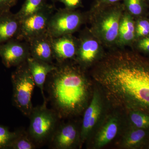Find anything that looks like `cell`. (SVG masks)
<instances>
[{
  "label": "cell",
  "instance_id": "cell-1",
  "mask_svg": "<svg viewBox=\"0 0 149 149\" xmlns=\"http://www.w3.org/2000/svg\"><path fill=\"white\" fill-rule=\"evenodd\" d=\"M93 77L112 103L149 116V63L127 52L106 57Z\"/></svg>",
  "mask_w": 149,
  "mask_h": 149
},
{
  "label": "cell",
  "instance_id": "cell-2",
  "mask_svg": "<svg viewBox=\"0 0 149 149\" xmlns=\"http://www.w3.org/2000/svg\"><path fill=\"white\" fill-rule=\"evenodd\" d=\"M56 65L45 85L52 109L60 118L79 114L88 101V79L79 67L65 61Z\"/></svg>",
  "mask_w": 149,
  "mask_h": 149
},
{
  "label": "cell",
  "instance_id": "cell-3",
  "mask_svg": "<svg viewBox=\"0 0 149 149\" xmlns=\"http://www.w3.org/2000/svg\"><path fill=\"white\" fill-rule=\"evenodd\" d=\"M47 102L33 107L28 117L30 123L27 132L37 147L49 143L59 124L60 118L53 109L48 108Z\"/></svg>",
  "mask_w": 149,
  "mask_h": 149
},
{
  "label": "cell",
  "instance_id": "cell-4",
  "mask_svg": "<svg viewBox=\"0 0 149 149\" xmlns=\"http://www.w3.org/2000/svg\"><path fill=\"white\" fill-rule=\"evenodd\" d=\"M16 67L11 77L13 103L23 115L28 118L33 108L32 97L36 85L27 61Z\"/></svg>",
  "mask_w": 149,
  "mask_h": 149
},
{
  "label": "cell",
  "instance_id": "cell-5",
  "mask_svg": "<svg viewBox=\"0 0 149 149\" xmlns=\"http://www.w3.org/2000/svg\"><path fill=\"white\" fill-rule=\"evenodd\" d=\"M114 4L101 6L92 27L93 34L106 44L113 43L118 39L123 7Z\"/></svg>",
  "mask_w": 149,
  "mask_h": 149
},
{
  "label": "cell",
  "instance_id": "cell-6",
  "mask_svg": "<svg viewBox=\"0 0 149 149\" xmlns=\"http://www.w3.org/2000/svg\"><path fill=\"white\" fill-rule=\"evenodd\" d=\"M83 21L82 15L74 9H60L51 16L47 32L52 38L70 35L78 29Z\"/></svg>",
  "mask_w": 149,
  "mask_h": 149
},
{
  "label": "cell",
  "instance_id": "cell-7",
  "mask_svg": "<svg viewBox=\"0 0 149 149\" xmlns=\"http://www.w3.org/2000/svg\"><path fill=\"white\" fill-rule=\"evenodd\" d=\"M54 7L47 4L45 7L20 21V26L16 40L30 39L47 32L49 21L53 15Z\"/></svg>",
  "mask_w": 149,
  "mask_h": 149
},
{
  "label": "cell",
  "instance_id": "cell-8",
  "mask_svg": "<svg viewBox=\"0 0 149 149\" xmlns=\"http://www.w3.org/2000/svg\"><path fill=\"white\" fill-rule=\"evenodd\" d=\"M29 56L28 45L20 42L16 39L0 45V57L3 64L7 68L18 66L26 61Z\"/></svg>",
  "mask_w": 149,
  "mask_h": 149
},
{
  "label": "cell",
  "instance_id": "cell-9",
  "mask_svg": "<svg viewBox=\"0 0 149 149\" xmlns=\"http://www.w3.org/2000/svg\"><path fill=\"white\" fill-rule=\"evenodd\" d=\"M80 131L73 123L59 124L49 141V147L53 149L72 148L80 141Z\"/></svg>",
  "mask_w": 149,
  "mask_h": 149
},
{
  "label": "cell",
  "instance_id": "cell-10",
  "mask_svg": "<svg viewBox=\"0 0 149 149\" xmlns=\"http://www.w3.org/2000/svg\"><path fill=\"white\" fill-rule=\"evenodd\" d=\"M52 37L47 32L28 40L30 56L38 60L52 63L54 58Z\"/></svg>",
  "mask_w": 149,
  "mask_h": 149
},
{
  "label": "cell",
  "instance_id": "cell-11",
  "mask_svg": "<svg viewBox=\"0 0 149 149\" xmlns=\"http://www.w3.org/2000/svg\"><path fill=\"white\" fill-rule=\"evenodd\" d=\"M102 111V104L100 95L95 92L89 106L84 113L80 129V141L83 143L87 139L96 125Z\"/></svg>",
  "mask_w": 149,
  "mask_h": 149
},
{
  "label": "cell",
  "instance_id": "cell-12",
  "mask_svg": "<svg viewBox=\"0 0 149 149\" xmlns=\"http://www.w3.org/2000/svg\"><path fill=\"white\" fill-rule=\"evenodd\" d=\"M27 62L35 85L40 89L42 93L43 101H48L44 93L45 85L48 75L55 69L56 65L38 60L30 56L27 58Z\"/></svg>",
  "mask_w": 149,
  "mask_h": 149
},
{
  "label": "cell",
  "instance_id": "cell-13",
  "mask_svg": "<svg viewBox=\"0 0 149 149\" xmlns=\"http://www.w3.org/2000/svg\"><path fill=\"white\" fill-rule=\"evenodd\" d=\"M52 45L54 58L56 60L58 63L73 58L77 55L78 47L70 35L52 38Z\"/></svg>",
  "mask_w": 149,
  "mask_h": 149
},
{
  "label": "cell",
  "instance_id": "cell-14",
  "mask_svg": "<svg viewBox=\"0 0 149 149\" xmlns=\"http://www.w3.org/2000/svg\"><path fill=\"white\" fill-rule=\"evenodd\" d=\"M20 26L16 14L10 11L0 13V45L16 39Z\"/></svg>",
  "mask_w": 149,
  "mask_h": 149
},
{
  "label": "cell",
  "instance_id": "cell-15",
  "mask_svg": "<svg viewBox=\"0 0 149 149\" xmlns=\"http://www.w3.org/2000/svg\"><path fill=\"white\" fill-rule=\"evenodd\" d=\"M118 128L117 118L111 117L106 120L97 135L96 148H100L111 142L117 135Z\"/></svg>",
  "mask_w": 149,
  "mask_h": 149
},
{
  "label": "cell",
  "instance_id": "cell-16",
  "mask_svg": "<svg viewBox=\"0 0 149 149\" xmlns=\"http://www.w3.org/2000/svg\"><path fill=\"white\" fill-rule=\"evenodd\" d=\"M99 49V43L96 40L92 39L82 40L77 49L78 61L83 64L92 62L98 53Z\"/></svg>",
  "mask_w": 149,
  "mask_h": 149
},
{
  "label": "cell",
  "instance_id": "cell-17",
  "mask_svg": "<svg viewBox=\"0 0 149 149\" xmlns=\"http://www.w3.org/2000/svg\"><path fill=\"white\" fill-rule=\"evenodd\" d=\"M135 37V26L131 16L126 13L122 16L119 25L118 40L121 44L130 42Z\"/></svg>",
  "mask_w": 149,
  "mask_h": 149
},
{
  "label": "cell",
  "instance_id": "cell-18",
  "mask_svg": "<svg viewBox=\"0 0 149 149\" xmlns=\"http://www.w3.org/2000/svg\"><path fill=\"white\" fill-rule=\"evenodd\" d=\"M47 0H25L21 9L16 13L20 21L45 7Z\"/></svg>",
  "mask_w": 149,
  "mask_h": 149
},
{
  "label": "cell",
  "instance_id": "cell-19",
  "mask_svg": "<svg viewBox=\"0 0 149 149\" xmlns=\"http://www.w3.org/2000/svg\"><path fill=\"white\" fill-rule=\"evenodd\" d=\"M18 131L17 136L11 145L10 149H35L38 148L27 131L22 129Z\"/></svg>",
  "mask_w": 149,
  "mask_h": 149
},
{
  "label": "cell",
  "instance_id": "cell-20",
  "mask_svg": "<svg viewBox=\"0 0 149 149\" xmlns=\"http://www.w3.org/2000/svg\"><path fill=\"white\" fill-rule=\"evenodd\" d=\"M146 136V132L143 129L138 128L133 129L125 135L123 144L126 148H134L140 144Z\"/></svg>",
  "mask_w": 149,
  "mask_h": 149
},
{
  "label": "cell",
  "instance_id": "cell-21",
  "mask_svg": "<svg viewBox=\"0 0 149 149\" xmlns=\"http://www.w3.org/2000/svg\"><path fill=\"white\" fill-rule=\"evenodd\" d=\"M18 132V130L11 131L8 127L0 125V149H10Z\"/></svg>",
  "mask_w": 149,
  "mask_h": 149
},
{
  "label": "cell",
  "instance_id": "cell-22",
  "mask_svg": "<svg viewBox=\"0 0 149 149\" xmlns=\"http://www.w3.org/2000/svg\"><path fill=\"white\" fill-rule=\"evenodd\" d=\"M130 120L132 124L138 128H149V116L139 111H131Z\"/></svg>",
  "mask_w": 149,
  "mask_h": 149
},
{
  "label": "cell",
  "instance_id": "cell-23",
  "mask_svg": "<svg viewBox=\"0 0 149 149\" xmlns=\"http://www.w3.org/2000/svg\"><path fill=\"white\" fill-rule=\"evenodd\" d=\"M144 0H124V5L128 10L134 15L142 13Z\"/></svg>",
  "mask_w": 149,
  "mask_h": 149
},
{
  "label": "cell",
  "instance_id": "cell-24",
  "mask_svg": "<svg viewBox=\"0 0 149 149\" xmlns=\"http://www.w3.org/2000/svg\"><path fill=\"white\" fill-rule=\"evenodd\" d=\"M136 33L139 37H145L149 34V22L142 20L138 22L136 27Z\"/></svg>",
  "mask_w": 149,
  "mask_h": 149
},
{
  "label": "cell",
  "instance_id": "cell-25",
  "mask_svg": "<svg viewBox=\"0 0 149 149\" xmlns=\"http://www.w3.org/2000/svg\"><path fill=\"white\" fill-rule=\"evenodd\" d=\"M17 2V0H0V13L9 11Z\"/></svg>",
  "mask_w": 149,
  "mask_h": 149
},
{
  "label": "cell",
  "instance_id": "cell-26",
  "mask_svg": "<svg viewBox=\"0 0 149 149\" xmlns=\"http://www.w3.org/2000/svg\"><path fill=\"white\" fill-rule=\"evenodd\" d=\"M82 0H56L64 4L66 8L74 9L81 5Z\"/></svg>",
  "mask_w": 149,
  "mask_h": 149
},
{
  "label": "cell",
  "instance_id": "cell-27",
  "mask_svg": "<svg viewBox=\"0 0 149 149\" xmlns=\"http://www.w3.org/2000/svg\"><path fill=\"white\" fill-rule=\"evenodd\" d=\"M139 46L140 49L149 52V37L142 39L139 42Z\"/></svg>",
  "mask_w": 149,
  "mask_h": 149
},
{
  "label": "cell",
  "instance_id": "cell-28",
  "mask_svg": "<svg viewBox=\"0 0 149 149\" xmlns=\"http://www.w3.org/2000/svg\"><path fill=\"white\" fill-rule=\"evenodd\" d=\"M120 0H98L99 6H107L114 4Z\"/></svg>",
  "mask_w": 149,
  "mask_h": 149
},
{
  "label": "cell",
  "instance_id": "cell-29",
  "mask_svg": "<svg viewBox=\"0 0 149 149\" xmlns=\"http://www.w3.org/2000/svg\"><path fill=\"white\" fill-rule=\"evenodd\" d=\"M52 1H56V0H52Z\"/></svg>",
  "mask_w": 149,
  "mask_h": 149
},
{
  "label": "cell",
  "instance_id": "cell-30",
  "mask_svg": "<svg viewBox=\"0 0 149 149\" xmlns=\"http://www.w3.org/2000/svg\"><path fill=\"white\" fill-rule=\"evenodd\" d=\"M148 1H149V0H148Z\"/></svg>",
  "mask_w": 149,
  "mask_h": 149
},
{
  "label": "cell",
  "instance_id": "cell-31",
  "mask_svg": "<svg viewBox=\"0 0 149 149\" xmlns=\"http://www.w3.org/2000/svg\"></svg>",
  "mask_w": 149,
  "mask_h": 149
}]
</instances>
